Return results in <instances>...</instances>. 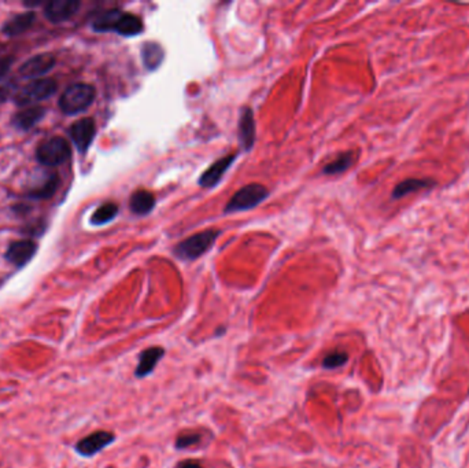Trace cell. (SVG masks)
Listing matches in <instances>:
<instances>
[{
	"label": "cell",
	"instance_id": "obj_11",
	"mask_svg": "<svg viewBox=\"0 0 469 468\" xmlns=\"http://www.w3.org/2000/svg\"><path fill=\"white\" fill-rule=\"evenodd\" d=\"M114 440H115V437L113 433L96 432V433H92L91 436L82 438L81 441H78L76 445V451L81 456L91 458V456L96 455L98 452H100L102 449H104L106 447H108Z\"/></svg>",
	"mask_w": 469,
	"mask_h": 468
},
{
	"label": "cell",
	"instance_id": "obj_22",
	"mask_svg": "<svg viewBox=\"0 0 469 468\" xmlns=\"http://www.w3.org/2000/svg\"><path fill=\"white\" fill-rule=\"evenodd\" d=\"M430 186V181L428 180H422V179H409V180H405L404 183L398 184L393 192V197L396 199L409 194V192H413V191H417V190H422V188H427Z\"/></svg>",
	"mask_w": 469,
	"mask_h": 468
},
{
	"label": "cell",
	"instance_id": "obj_16",
	"mask_svg": "<svg viewBox=\"0 0 469 468\" xmlns=\"http://www.w3.org/2000/svg\"><path fill=\"white\" fill-rule=\"evenodd\" d=\"M163 355H165V350L159 346H152V348L143 350L139 356V364L136 367L135 375L137 378H144L150 375L154 371L155 366L161 361Z\"/></svg>",
	"mask_w": 469,
	"mask_h": 468
},
{
	"label": "cell",
	"instance_id": "obj_14",
	"mask_svg": "<svg viewBox=\"0 0 469 468\" xmlns=\"http://www.w3.org/2000/svg\"><path fill=\"white\" fill-rule=\"evenodd\" d=\"M59 186H60L59 175L58 173H48L47 177L41 183H38L36 187H33L25 192V198L32 199V201L51 199L56 194V191L59 190Z\"/></svg>",
	"mask_w": 469,
	"mask_h": 468
},
{
	"label": "cell",
	"instance_id": "obj_26",
	"mask_svg": "<svg viewBox=\"0 0 469 468\" xmlns=\"http://www.w3.org/2000/svg\"><path fill=\"white\" fill-rule=\"evenodd\" d=\"M176 468H203L199 463L194 462V460H185V462H181L179 463Z\"/></svg>",
	"mask_w": 469,
	"mask_h": 468
},
{
	"label": "cell",
	"instance_id": "obj_17",
	"mask_svg": "<svg viewBox=\"0 0 469 468\" xmlns=\"http://www.w3.org/2000/svg\"><path fill=\"white\" fill-rule=\"evenodd\" d=\"M239 140L243 148L250 150L255 142V124L251 109H243L239 120Z\"/></svg>",
	"mask_w": 469,
	"mask_h": 468
},
{
	"label": "cell",
	"instance_id": "obj_20",
	"mask_svg": "<svg viewBox=\"0 0 469 468\" xmlns=\"http://www.w3.org/2000/svg\"><path fill=\"white\" fill-rule=\"evenodd\" d=\"M118 214V205L114 202H106L100 205L91 216L92 225H104L113 221Z\"/></svg>",
	"mask_w": 469,
	"mask_h": 468
},
{
	"label": "cell",
	"instance_id": "obj_4",
	"mask_svg": "<svg viewBox=\"0 0 469 468\" xmlns=\"http://www.w3.org/2000/svg\"><path fill=\"white\" fill-rule=\"evenodd\" d=\"M58 89V81L49 77L32 80L14 93V103L18 107L36 106V103L51 98Z\"/></svg>",
	"mask_w": 469,
	"mask_h": 468
},
{
	"label": "cell",
	"instance_id": "obj_21",
	"mask_svg": "<svg viewBox=\"0 0 469 468\" xmlns=\"http://www.w3.org/2000/svg\"><path fill=\"white\" fill-rule=\"evenodd\" d=\"M356 161V153L354 151H347L341 154L338 158H335L332 162H330L324 168L325 175H339L345 170H347Z\"/></svg>",
	"mask_w": 469,
	"mask_h": 468
},
{
	"label": "cell",
	"instance_id": "obj_15",
	"mask_svg": "<svg viewBox=\"0 0 469 468\" xmlns=\"http://www.w3.org/2000/svg\"><path fill=\"white\" fill-rule=\"evenodd\" d=\"M34 21H36V12L33 10H29L22 14H16L8 21H5V23L1 26V32L5 36L15 37L29 30L33 26Z\"/></svg>",
	"mask_w": 469,
	"mask_h": 468
},
{
	"label": "cell",
	"instance_id": "obj_5",
	"mask_svg": "<svg viewBox=\"0 0 469 468\" xmlns=\"http://www.w3.org/2000/svg\"><path fill=\"white\" fill-rule=\"evenodd\" d=\"M218 230H206L203 232L195 234L185 241L180 242L174 247V254L176 257L184 260V261H192L196 260L198 257L203 256L216 242V239L220 236Z\"/></svg>",
	"mask_w": 469,
	"mask_h": 468
},
{
	"label": "cell",
	"instance_id": "obj_8",
	"mask_svg": "<svg viewBox=\"0 0 469 468\" xmlns=\"http://www.w3.org/2000/svg\"><path fill=\"white\" fill-rule=\"evenodd\" d=\"M56 63L55 55L49 52H43L37 54L29 59H26L18 69V73L23 78H30V80H37L43 78L47 73H49Z\"/></svg>",
	"mask_w": 469,
	"mask_h": 468
},
{
	"label": "cell",
	"instance_id": "obj_7",
	"mask_svg": "<svg viewBox=\"0 0 469 468\" xmlns=\"http://www.w3.org/2000/svg\"><path fill=\"white\" fill-rule=\"evenodd\" d=\"M69 136L77 151L80 154H85L96 136V124L93 118L87 117L73 122L69 128Z\"/></svg>",
	"mask_w": 469,
	"mask_h": 468
},
{
	"label": "cell",
	"instance_id": "obj_10",
	"mask_svg": "<svg viewBox=\"0 0 469 468\" xmlns=\"http://www.w3.org/2000/svg\"><path fill=\"white\" fill-rule=\"evenodd\" d=\"M81 7L78 0H51L44 4V16L51 23H62L69 21Z\"/></svg>",
	"mask_w": 469,
	"mask_h": 468
},
{
	"label": "cell",
	"instance_id": "obj_13",
	"mask_svg": "<svg viewBox=\"0 0 469 468\" xmlns=\"http://www.w3.org/2000/svg\"><path fill=\"white\" fill-rule=\"evenodd\" d=\"M236 159L235 154L227 155L220 158L218 161H216L206 172H203L199 177V186L203 188H210L214 187L224 176V173L229 169V166L232 165V162Z\"/></svg>",
	"mask_w": 469,
	"mask_h": 468
},
{
	"label": "cell",
	"instance_id": "obj_2",
	"mask_svg": "<svg viewBox=\"0 0 469 468\" xmlns=\"http://www.w3.org/2000/svg\"><path fill=\"white\" fill-rule=\"evenodd\" d=\"M96 89L87 82L70 84L60 95L58 106L66 115H76L85 111L95 100Z\"/></svg>",
	"mask_w": 469,
	"mask_h": 468
},
{
	"label": "cell",
	"instance_id": "obj_23",
	"mask_svg": "<svg viewBox=\"0 0 469 468\" xmlns=\"http://www.w3.org/2000/svg\"><path fill=\"white\" fill-rule=\"evenodd\" d=\"M347 360H349V356L346 352L334 350L325 356V359L323 360V367L327 370L339 368V367L345 366L347 363Z\"/></svg>",
	"mask_w": 469,
	"mask_h": 468
},
{
	"label": "cell",
	"instance_id": "obj_6",
	"mask_svg": "<svg viewBox=\"0 0 469 468\" xmlns=\"http://www.w3.org/2000/svg\"><path fill=\"white\" fill-rule=\"evenodd\" d=\"M269 191L261 184H249L240 188L228 202L225 213L250 210L266 199Z\"/></svg>",
	"mask_w": 469,
	"mask_h": 468
},
{
	"label": "cell",
	"instance_id": "obj_25",
	"mask_svg": "<svg viewBox=\"0 0 469 468\" xmlns=\"http://www.w3.org/2000/svg\"><path fill=\"white\" fill-rule=\"evenodd\" d=\"M15 62V56L12 55H0V80L7 76L12 63Z\"/></svg>",
	"mask_w": 469,
	"mask_h": 468
},
{
	"label": "cell",
	"instance_id": "obj_19",
	"mask_svg": "<svg viewBox=\"0 0 469 468\" xmlns=\"http://www.w3.org/2000/svg\"><path fill=\"white\" fill-rule=\"evenodd\" d=\"M163 56H165V52L162 47L157 43H146L141 48L143 63L150 70H155L157 67H159V65L163 60Z\"/></svg>",
	"mask_w": 469,
	"mask_h": 468
},
{
	"label": "cell",
	"instance_id": "obj_9",
	"mask_svg": "<svg viewBox=\"0 0 469 468\" xmlns=\"http://www.w3.org/2000/svg\"><path fill=\"white\" fill-rule=\"evenodd\" d=\"M38 245L32 239H22L11 242L4 253L5 261L16 268L25 267L37 253Z\"/></svg>",
	"mask_w": 469,
	"mask_h": 468
},
{
	"label": "cell",
	"instance_id": "obj_3",
	"mask_svg": "<svg viewBox=\"0 0 469 468\" xmlns=\"http://www.w3.org/2000/svg\"><path fill=\"white\" fill-rule=\"evenodd\" d=\"M36 161L48 168H56L67 162L71 157V147L62 136H51L36 147Z\"/></svg>",
	"mask_w": 469,
	"mask_h": 468
},
{
	"label": "cell",
	"instance_id": "obj_12",
	"mask_svg": "<svg viewBox=\"0 0 469 468\" xmlns=\"http://www.w3.org/2000/svg\"><path fill=\"white\" fill-rule=\"evenodd\" d=\"M47 114V109L41 106H29L16 111L11 118V125L22 132L34 128Z\"/></svg>",
	"mask_w": 469,
	"mask_h": 468
},
{
	"label": "cell",
	"instance_id": "obj_24",
	"mask_svg": "<svg viewBox=\"0 0 469 468\" xmlns=\"http://www.w3.org/2000/svg\"><path fill=\"white\" fill-rule=\"evenodd\" d=\"M201 434L198 433H191V434H183V436H179L177 440H176V448L177 449H187V448H191L196 444H199L201 441Z\"/></svg>",
	"mask_w": 469,
	"mask_h": 468
},
{
	"label": "cell",
	"instance_id": "obj_27",
	"mask_svg": "<svg viewBox=\"0 0 469 468\" xmlns=\"http://www.w3.org/2000/svg\"><path fill=\"white\" fill-rule=\"evenodd\" d=\"M12 210L18 214H25L29 212V206H23V205H15L12 206Z\"/></svg>",
	"mask_w": 469,
	"mask_h": 468
},
{
	"label": "cell",
	"instance_id": "obj_18",
	"mask_svg": "<svg viewBox=\"0 0 469 468\" xmlns=\"http://www.w3.org/2000/svg\"><path fill=\"white\" fill-rule=\"evenodd\" d=\"M155 205V198L150 191L146 190H137L136 192L132 194L130 199H129V206L130 210L136 214H147L152 210Z\"/></svg>",
	"mask_w": 469,
	"mask_h": 468
},
{
	"label": "cell",
	"instance_id": "obj_1",
	"mask_svg": "<svg viewBox=\"0 0 469 468\" xmlns=\"http://www.w3.org/2000/svg\"><path fill=\"white\" fill-rule=\"evenodd\" d=\"M92 29L95 32H115L121 36L132 37L141 33L143 22L135 14L113 8L99 14L92 22Z\"/></svg>",
	"mask_w": 469,
	"mask_h": 468
}]
</instances>
